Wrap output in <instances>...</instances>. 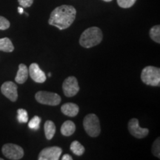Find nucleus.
Here are the masks:
<instances>
[{
	"mask_svg": "<svg viewBox=\"0 0 160 160\" xmlns=\"http://www.w3.org/2000/svg\"><path fill=\"white\" fill-rule=\"evenodd\" d=\"M35 99L39 103L46 105L56 106L61 102V97L53 92L38 91L35 95Z\"/></svg>",
	"mask_w": 160,
	"mask_h": 160,
	"instance_id": "39448f33",
	"label": "nucleus"
},
{
	"mask_svg": "<svg viewBox=\"0 0 160 160\" xmlns=\"http://www.w3.org/2000/svg\"><path fill=\"white\" fill-rule=\"evenodd\" d=\"M28 68L25 64H20L19 65V70H18L17 76L15 77L16 82L18 84H24L27 81L28 77Z\"/></svg>",
	"mask_w": 160,
	"mask_h": 160,
	"instance_id": "ddd939ff",
	"label": "nucleus"
},
{
	"mask_svg": "<svg viewBox=\"0 0 160 160\" xmlns=\"http://www.w3.org/2000/svg\"><path fill=\"white\" fill-rule=\"evenodd\" d=\"M70 148H71V151L74 153L75 155L78 156H82L85 153V148L84 146L80 144L78 141H73V142L71 144V146H70Z\"/></svg>",
	"mask_w": 160,
	"mask_h": 160,
	"instance_id": "f3484780",
	"label": "nucleus"
},
{
	"mask_svg": "<svg viewBox=\"0 0 160 160\" xmlns=\"http://www.w3.org/2000/svg\"><path fill=\"white\" fill-rule=\"evenodd\" d=\"M10 22L6 18L0 16V30L5 31V30L8 29L10 28Z\"/></svg>",
	"mask_w": 160,
	"mask_h": 160,
	"instance_id": "5701e85b",
	"label": "nucleus"
},
{
	"mask_svg": "<svg viewBox=\"0 0 160 160\" xmlns=\"http://www.w3.org/2000/svg\"><path fill=\"white\" fill-rule=\"evenodd\" d=\"M62 160H72L73 159V157H72L69 154H65L62 157Z\"/></svg>",
	"mask_w": 160,
	"mask_h": 160,
	"instance_id": "393cba45",
	"label": "nucleus"
},
{
	"mask_svg": "<svg viewBox=\"0 0 160 160\" xmlns=\"http://www.w3.org/2000/svg\"><path fill=\"white\" fill-rule=\"evenodd\" d=\"M141 79L145 85L159 86L160 69L154 66H147L144 68L141 73Z\"/></svg>",
	"mask_w": 160,
	"mask_h": 160,
	"instance_id": "7ed1b4c3",
	"label": "nucleus"
},
{
	"mask_svg": "<svg viewBox=\"0 0 160 160\" xmlns=\"http://www.w3.org/2000/svg\"><path fill=\"white\" fill-rule=\"evenodd\" d=\"M34 0H18L19 5L22 8H29L33 5Z\"/></svg>",
	"mask_w": 160,
	"mask_h": 160,
	"instance_id": "b1692460",
	"label": "nucleus"
},
{
	"mask_svg": "<svg viewBox=\"0 0 160 160\" xmlns=\"http://www.w3.org/2000/svg\"><path fill=\"white\" fill-rule=\"evenodd\" d=\"M18 11H19V13H20V14L23 13V12H24L23 8L22 7H19V8H18Z\"/></svg>",
	"mask_w": 160,
	"mask_h": 160,
	"instance_id": "a878e982",
	"label": "nucleus"
},
{
	"mask_svg": "<svg viewBox=\"0 0 160 160\" xmlns=\"http://www.w3.org/2000/svg\"><path fill=\"white\" fill-rule=\"evenodd\" d=\"M30 77L37 83H43L46 81V75L37 63H32L28 68Z\"/></svg>",
	"mask_w": 160,
	"mask_h": 160,
	"instance_id": "9b49d317",
	"label": "nucleus"
},
{
	"mask_svg": "<svg viewBox=\"0 0 160 160\" xmlns=\"http://www.w3.org/2000/svg\"><path fill=\"white\" fill-rule=\"evenodd\" d=\"M62 153V149L59 147L53 146V147L45 148L39 154V160H58Z\"/></svg>",
	"mask_w": 160,
	"mask_h": 160,
	"instance_id": "1a4fd4ad",
	"label": "nucleus"
},
{
	"mask_svg": "<svg viewBox=\"0 0 160 160\" xmlns=\"http://www.w3.org/2000/svg\"><path fill=\"white\" fill-rule=\"evenodd\" d=\"M40 122H41V118L38 117V116H35L28 122V127L31 129L37 131L39 128Z\"/></svg>",
	"mask_w": 160,
	"mask_h": 160,
	"instance_id": "aec40b11",
	"label": "nucleus"
},
{
	"mask_svg": "<svg viewBox=\"0 0 160 160\" xmlns=\"http://www.w3.org/2000/svg\"><path fill=\"white\" fill-rule=\"evenodd\" d=\"M2 93L11 100V102H16L18 98L17 85L13 82H5L1 87Z\"/></svg>",
	"mask_w": 160,
	"mask_h": 160,
	"instance_id": "9d476101",
	"label": "nucleus"
},
{
	"mask_svg": "<svg viewBox=\"0 0 160 160\" xmlns=\"http://www.w3.org/2000/svg\"><path fill=\"white\" fill-rule=\"evenodd\" d=\"M128 131L130 133L137 139H142L148 135L149 130L148 128H141L139 125V120L136 118H133L128 122Z\"/></svg>",
	"mask_w": 160,
	"mask_h": 160,
	"instance_id": "6e6552de",
	"label": "nucleus"
},
{
	"mask_svg": "<svg viewBox=\"0 0 160 160\" xmlns=\"http://www.w3.org/2000/svg\"><path fill=\"white\" fill-rule=\"evenodd\" d=\"M17 119L20 123H26L28 122V115L26 110L20 108L17 111Z\"/></svg>",
	"mask_w": 160,
	"mask_h": 160,
	"instance_id": "6ab92c4d",
	"label": "nucleus"
},
{
	"mask_svg": "<svg viewBox=\"0 0 160 160\" xmlns=\"http://www.w3.org/2000/svg\"><path fill=\"white\" fill-rule=\"evenodd\" d=\"M14 50V46L12 43L11 40L8 37L0 39V51L11 53Z\"/></svg>",
	"mask_w": 160,
	"mask_h": 160,
	"instance_id": "dca6fc26",
	"label": "nucleus"
},
{
	"mask_svg": "<svg viewBox=\"0 0 160 160\" xmlns=\"http://www.w3.org/2000/svg\"><path fill=\"white\" fill-rule=\"evenodd\" d=\"M2 152L7 159L11 160L21 159L24 156L22 148L12 143L5 144L2 148Z\"/></svg>",
	"mask_w": 160,
	"mask_h": 160,
	"instance_id": "423d86ee",
	"label": "nucleus"
},
{
	"mask_svg": "<svg viewBox=\"0 0 160 160\" xmlns=\"http://www.w3.org/2000/svg\"><path fill=\"white\" fill-rule=\"evenodd\" d=\"M152 153L156 157L160 158V140L159 137L153 142V145H152Z\"/></svg>",
	"mask_w": 160,
	"mask_h": 160,
	"instance_id": "4be33fe9",
	"label": "nucleus"
},
{
	"mask_svg": "<svg viewBox=\"0 0 160 160\" xmlns=\"http://www.w3.org/2000/svg\"><path fill=\"white\" fill-rule=\"evenodd\" d=\"M79 108L77 104L68 102L62 105L61 107V111L63 114L70 117H74L78 114Z\"/></svg>",
	"mask_w": 160,
	"mask_h": 160,
	"instance_id": "f8f14e48",
	"label": "nucleus"
},
{
	"mask_svg": "<svg viewBox=\"0 0 160 160\" xmlns=\"http://www.w3.org/2000/svg\"><path fill=\"white\" fill-rule=\"evenodd\" d=\"M44 131L46 139L51 140L54 137L56 133V125L51 120H47L44 125Z\"/></svg>",
	"mask_w": 160,
	"mask_h": 160,
	"instance_id": "2eb2a0df",
	"label": "nucleus"
},
{
	"mask_svg": "<svg viewBox=\"0 0 160 160\" xmlns=\"http://www.w3.org/2000/svg\"><path fill=\"white\" fill-rule=\"evenodd\" d=\"M84 129L88 135L91 137H97L101 133V127L99 118L94 113H89L83 120Z\"/></svg>",
	"mask_w": 160,
	"mask_h": 160,
	"instance_id": "20e7f679",
	"label": "nucleus"
},
{
	"mask_svg": "<svg viewBox=\"0 0 160 160\" xmlns=\"http://www.w3.org/2000/svg\"><path fill=\"white\" fill-rule=\"evenodd\" d=\"M63 93L65 97H73L79 91V86L78 80L75 77L66 78L62 84Z\"/></svg>",
	"mask_w": 160,
	"mask_h": 160,
	"instance_id": "0eeeda50",
	"label": "nucleus"
},
{
	"mask_svg": "<svg viewBox=\"0 0 160 160\" xmlns=\"http://www.w3.org/2000/svg\"><path fill=\"white\" fill-rule=\"evenodd\" d=\"M149 35L151 39L158 44L160 43V26L154 25L150 30Z\"/></svg>",
	"mask_w": 160,
	"mask_h": 160,
	"instance_id": "a211bd4d",
	"label": "nucleus"
},
{
	"mask_svg": "<svg viewBox=\"0 0 160 160\" xmlns=\"http://www.w3.org/2000/svg\"><path fill=\"white\" fill-rule=\"evenodd\" d=\"M104 2H111L112 0H103Z\"/></svg>",
	"mask_w": 160,
	"mask_h": 160,
	"instance_id": "bb28decb",
	"label": "nucleus"
},
{
	"mask_svg": "<svg viewBox=\"0 0 160 160\" xmlns=\"http://www.w3.org/2000/svg\"><path fill=\"white\" fill-rule=\"evenodd\" d=\"M118 5L122 8H130L137 2V0H117Z\"/></svg>",
	"mask_w": 160,
	"mask_h": 160,
	"instance_id": "412c9836",
	"label": "nucleus"
},
{
	"mask_svg": "<svg viewBox=\"0 0 160 160\" xmlns=\"http://www.w3.org/2000/svg\"><path fill=\"white\" fill-rule=\"evenodd\" d=\"M103 39L102 31L98 27H91L86 29L79 38V44L85 48L97 46Z\"/></svg>",
	"mask_w": 160,
	"mask_h": 160,
	"instance_id": "f03ea898",
	"label": "nucleus"
},
{
	"mask_svg": "<svg viewBox=\"0 0 160 160\" xmlns=\"http://www.w3.org/2000/svg\"><path fill=\"white\" fill-rule=\"evenodd\" d=\"M77 11L71 5H63L56 8L51 12L48 23L61 31L68 28L74 22Z\"/></svg>",
	"mask_w": 160,
	"mask_h": 160,
	"instance_id": "f257e3e1",
	"label": "nucleus"
},
{
	"mask_svg": "<svg viewBox=\"0 0 160 160\" xmlns=\"http://www.w3.org/2000/svg\"><path fill=\"white\" fill-rule=\"evenodd\" d=\"M76 131V125L71 120H67L62 124L61 127V133L65 137H69L73 133H74Z\"/></svg>",
	"mask_w": 160,
	"mask_h": 160,
	"instance_id": "4468645a",
	"label": "nucleus"
},
{
	"mask_svg": "<svg viewBox=\"0 0 160 160\" xmlns=\"http://www.w3.org/2000/svg\"><path fill=\"white\" fill-rule=\"evenodd\" d=\"M0 160H3V159H2V158H0Z\"/></svg>",
	"mask_w": 160,
	"mask_h": 160,
	"instance_id": "cd10ccee",
	"label": "nucleus"
}]
</instances>
